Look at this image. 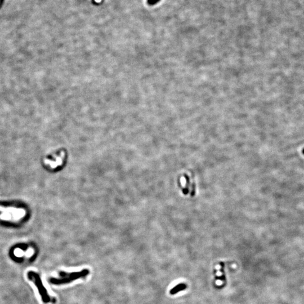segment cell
Here are the masks:
<instances>
[{"mask_svg":"<svg viewBox=\"0 0 304 304\" xmlns=\"http://www.w3.org/2000/svg\"><path fill=\"white\" fill-rule=\"evenodd\" d=\"M90 274V270L84 269L81 271L74 272H66L60 271L58 278L52 277L49 279V282L54 285H62L69 284L79 279L85 278Z\"/></svg>","mask_w":304,"mask_h":304,"instance_id":"obj_1","label":"cell"},{"mask_svg":"<svg viewBox=\"0 0 304 304\" xmlns=\"http://www.w3.org/2000/svg\"><path fill=\"white\" fill-rule=\"evenodd\" d=\"M27 277L28 279L33 283L37 287L39 293L45 304H47L51 302H54L55 301V299L52 298L49 295L47 290L44 287L42 280L38 273L33 271H30L27 274Z\"/></svg>","mask_w":304,"mask_h":304,"instance_id":"obj_2","label":"cell"},{"mask_svg":"<svg viewBox=\"0 0 304 304\" xmlns=\"http://www.w3.org/2000/svg\"><path fill=\"white\" fill-rule=\"evenodd\" d=\"M0 211L5 213L8 220H18L22 218L25 215L26 212L23 209H17L16 208H5L0 206Z\"/></svg>","mask_w":304,"mask_h":304,"instance_id":"obj_3","label":"cell"},{"mask_svg":"<svg viewBox=\"0 0 304 304\" xmlns=\"http://www.w3.org/2000/svg\"><path fill=\"white\" fill-rule=\"evenodd\" d=\"M185 180H186V185L184 188L183 189V193L185 195L190 194L192 197H193L195 195L196 190H195V184L194 182H191L190 179L188 175H185Z\"/></svg>","mask_w":304,"mask_h":304,"instance_id":"obj_4","label":"cell"},{"mask_svg":"<svg viewBox=\"0 0 304 304\" xmlns=\"http://www.w3.org/2000/svg\"><path fill=\"white\" fill-rule=\"evenodd\" d=\"M186 288H187V286L186 284L180 283V284L176 285L173 288H172L171 290L170 291V293L172 295H175L176 293H179V292L184 290Z\"/></svg>","mask_w":304,"mask_h":304,"instance_id":"obj_5","label":"cell"},{"mask_svg":"<svg viewBox=\"0 0 304 304\" xmlns=\"http://www.w3.org/2000/svg\"><path fill=\"white\" fill-rule=\"evenodd\" d=\"M160 0H148V3L150 5H154L158 3Z\"/></svg>","mask_w":304,"mask_h":304,"instance_id":"obj_6","label":"cell"},{"mask_svg":"<svg viewBox=\"0 0 304 304\" xmlns=\"http://www.w3.org/2000/svg\"><path fill=\"white\" fill-rule=\"evenodd\" d=\"M302 154L304 155V148L303 149H302Z\"/></svg>","mask_w":304,"mask_h":304,"instance_id":"obj_7","label":"cell"},{"mask_svg":"<svg viewBox=\"0 0 304 304\" xmlns=\"http://www.w3.org/2000/svg\"><path fill=\"white\" fill-rule=\"evenodd\" d=\"M92 2H93V3H94V0H92Z\"/></svg>","mask_w":304,"mask_h":304,"instance_id":"obj_8","label":"cell"}]
</instances>
